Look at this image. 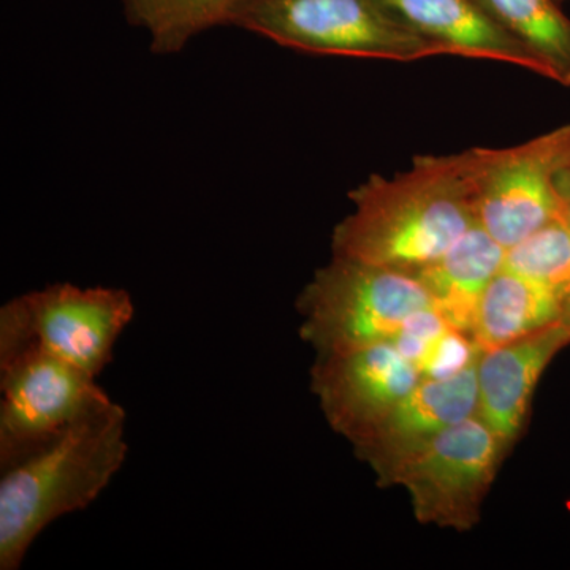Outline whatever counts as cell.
I'll list each match as a JSON object with an SVG mask.
<instances>
[{
	"label": "cell",
	"instance_id": "11",
	"mask_svg": "<svg viewBox=\"0 0 570 570\" xmlns=\"http://www.w3.org/2000/svg\"><path fill=\"white\" fill-rule=\"evenodd\" d=\"M475 365L455 376L423 377L376 430L354 448L356 456L376 472L415 445L478 415Z\"/></svg>",
	"mask_w": 570,
	"mask_h": 570
},
{
	"label": "cell",
	"instance_id": "5",
	"mask_svg": "<svg viewBox=\"0 0 570 570\" xmlns=\"http://www.w3.org/2000/svg\"><path fill=\"white\" fill-rule=\"evenodd\" d=\"M230 26L313 55L396 62L448 56L379 0H239Z\"/></svg>",
	"mask_w": 570,
	"mask_h": 570
},
{
	"label": "cell",
	"instance_id": "8",
	"mask_svg": "<svg viewBox=\"0 0 570 570\" xmlns=\"http://www.w3.org/2000/svg\"><path fill=\"white\" fill-rule=\"evenodd\" d=\"M0 469L11 466L107 400L96 377L26 351L0 360Z\"/></svg>",
	"mask_w": 570,
	"mask_h": 570
},
{
	"label": "cell",
	"instance_id": "3",
	"mask_svg": "<svg viewBox=\"0 0 570 570\" xmlns=\"http://www.w3.org/2000/svg\"><path fill=\"white\" fill-rule=\"evenodd\" d=\"M434 307L415 275L336 257L296 299L303 340L316 355L393 343L409 318Z\"/></svg>",
	"mask_w": 570,
	"mask_h": 570
},
{
	"label": "cell",
	"instance_id": "6",
	"mask_svg": "<svg viewBox=\"0 0 570 570\" xmlns=\"http://www.w3.org/2000/svg\"><path fill=\"white\" fill-rule=\"evenodd\" d=\"M134 314L132 298L121 288L48 285L0 309V360L39 351L97 377Z\"/></svg>",
	"mask_w": 570,
	"mask_h": 570
},
{
	"label": "cell",
	"instance_id": "14",
	"mask_svg": "<svg viewBox=\"0 0 570 570\" xmlns=\"http://www.w3.org/2000/svg\"><path fill=\"white\" fill-rule=\"evenodd\" d=\"M554 324H562L561 311L549 288L505 264L483 292L472 337L487 351Z\"/></svg>",
	"mask_w": 570,
	"mask_h": 570
},
{
	"label": "cell",
	"instance_id": "12",
	"mask_svg": "<svg viewBox=\"0 0 570 570\" xmlns=\"http://www.w3.org/2000/svg\"><path fill=\"white\" fill-rule=\"evenodd\" d=\"M412 32L448 56L512 63L546 78L531 51L505 32L475 0H379Z\"/></svg>",
	"mask_w": 570,
	"mask_h": 570
},
{
	"label": "cell",
	"instance_id": "7",
	"mask_svg": "<svg viewBox=\"0 0 570 570\" xmlns=\"http://www.w3.org/2000/svg\"><path fill=\"white\" fill-rule=\"evenodd\" d=\"M478 220L512 249L561 220L558 184L570 168V121L508 148L466 149Z\"/></svg>",
	"mask_w": 570,
	"mask_h": 570
},
{
	"label": "cell",
	"instance_id": "17",
	"mask_svg": "<svg viewBox=\"0 0 570 570\" xmlns=\"http://www.w3.org/2000/svg\"><path fill=\"white\" fill-rule=\"evenodd\" d=\"M392 344L426 379L455 376L474 366L482 352L471 335L450 324L436 307L409 318Z\"/></svg>",
	"mask_w": 570,
	"mask_h": 570
},
{
	"label": "cell",
	"instance_id": "9",
	"mask_svg": "<svg viewBox=\"0 0 570 570\" xmlns=\"http://www.w3.org/2000/svg\"><path fill=\"white\" fill-rule=\"evenodd\" d=\"M422 379L392 343H382L317 355L311 390L328 425L356 448Z\"/></svg>",
	"mask_w": 570,
	"mask_h": 570
},
{
	"label": "cell",
	"instance_id": "10",
	"mask_svg": "<svg viewBox=\"0 0 570 570\" xmlns=\"http://www.w3.org/2000/svg\"><path fill=\"white\" fill-rule=\"evenodd\" d=\"M568 347L569 326L554 324L480 352L475 365L479 415L510 449L527 431L540 379Z\"/></svg>",
	"mask_w": 570,
	"mask_h": 570
},
{
	"label": "cell",
	"instance_id": "15",
	"mask_svg": "<svg viewBox=\"0 0 570 570\" xmlns=\"http://www.w3.org/2000/svg\"><path fill=\"white\" fill-rule=\"evenodd\" d=\"M546 69L547 80L570 88V18L558 0H475Z\"/></svg>",
	"mask_w": 570,
	"mask_h": 570
},
{
	"label": "cell",
	"instance_id": "20",
	"mask_svg": "<svg viewBox=\"0 0 570 570\" xmlns=\"http://www.w3.org/2000/svg\"><path fill=\"white\" fill-rule=\"evenodd\" d=\"M560 3H570V0H558Z\"/></svg>",
	"mask_w": 570,
	"mask_h": 570
},
{
	"label": "cell",
	"instance_id": "19",
	"mask_svg": "<svg viewBox=\"0 0 570 570\" xmlns=\"http://www.w3.org/2000/svg\"><path fill=\"white\" fill-rule=\"evenodd\" d=\"M558 195H560L561 220L570 228V168L558 184Z\"/></svg>",
	"mask_w": 570,
	"mask_h": 570
},
{
	"label": "cell",
	"instance_id": "18",
	"mask_svg": "<svg viewBox=\"0 0 570 570\" xmlns=\"http://www.w3.org/2000/svg\"><path fill=\"white\" fill-rule=\"evenodd\" d=\"M508 266L534 277L557 299L561 322L570 328V228L562 220L508 250Z\"/></svg>",
	"mask_w": 570,
	"mask_h": 570
},
{
	"label": "cell",
	"instance_id": "4",
	"mask_svg": "<svg viewBox=\"0 0 570 570\" xmlns=\"http://www.w3.org/2000/svg\"><path fill=\"white\" fill-rule=\"evenodd\" d=\"M512 449L480 415L442 431L374 474L403 487L419 523L456 532L478 527L483 502Z\"/></svg>",
	"mask_w": 570,
	"mask_h": 570
},
{
	"label": "cell",
	"instance_id": "1",
	"mask_svg": "<svg viewBox=\"0 0 570 570\" xmlns=\"http://www.w3.org/2000/svg\"><path fill=\"white\" fill-rule=\"evenodd\" d=\"M354 212L336 225L333 255L419 275L478 220L468 151L423 154L393 176L371 175L348 193Z\"/></svg>",
	"mask_w": 570,
	"mask_h": 570
},
{
	"label": "cell",
	"instance_id": "2",
	"mask_svg": "<svg viewBox=\"0 0 570 570\" xmlns=\"http://www.w3.org/2000/svg\"><path fill=\"white\" fill-rule=\"evenodd\" d=\"M126 455V412L107 397L36 452L0 469V569H20L48 524L92 504Z\"/></svg>",
	"mask_w": 570,
	"mask_h": 570
},
{
	"label": "cell",
	"instance_id": "13",
	"mask_svg": "<svg viewBox=\"0 0 570 570\" xmlns=\"http://www.w3.org/2000/svg\"><path fill=\"white\" fill-rule=\"evenodd\" d=\"M505 264L508 249L478 223L439 261L415 276L430 292L438 313L472 336L483 292Z\"/></svg>",
	"mask_w": 570,
	"mask_h": 570
},
{
	"label": "cell",
	"instance_id": "16",
	"mask_svg": "<svg viewBox=\"0 0 570 570\" xmlns=\"http://www.w3.org/2000/svg\"><path fill=\"white\" fill-rule=\"evenodd\" d=\"M239 0H122L127 21L145 29L154 55L183 51L198 33L232 24Z\"/></svg>",
	"mask_w": 570,
	"mask_h": 570
}]
</instances>
